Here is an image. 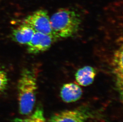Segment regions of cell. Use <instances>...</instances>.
<instances>
[{
    "label": "cell",
    "instance_id": "3957f363",
    "mask_svg": "<svg viewBox=\"0 0 123 122\" xmlns=\"http://www.w3.org/2000/svg\"><path fill=\"white\" fill-rule=\"evenodd\" d=\"M23 23L32 28L35 32L51 35L55 37L51 28L50 17L46 10L36 11L25 18Z\"/></svg>",
    "mask_w": 123,
    "mask_h": 122
},
{
    "label": "cell",
    "instance_id": "9c48e42d",
    "mask_svg": "<svg viewBox=\"0 0 123 122\" xmlns=\"http://www.w3.org/2000/svg\"><path fill=\"white\" fill-rule=\"evenodd\" d=\"M113 68L116 77L117 84L120 92L122 94L123 89V47L117 50L114 55Z\"/></svg>",
    "mask_w": 123,
    "mask_h": 122
},
{
    "label": "cell",
    "instance_id": "5b68a950",
    "mask_svg": "<svg viewBox=\"0 0 123 122\" xmlns=\"http://www.w3.org/2000/svg\"><path fill=\"white\" fill-rule=\"evenodd\" d=\"M90 115L84 109L66 110L54 114L49 122H86Z\"/></svg>",
    "mask_w": 123,
    "mask_h": 122
},
{
    "label": "cell",
    "instance_id": "52a82bcc",
    "mask_svg": "<svg viewBox=\"0 0 123 122\" xmlns=\"http://www.w3.org/2000/svg\"><path fill=\"white\" fill-rule=\"evenodd\" d=\"M35 31L27 25L23 23L13 30L12 39L20 44H27L32 38Z\"/></svg>",
    "mask_w": 123,
    "mask_h": 122
},
{
    "label": "cell",
    "instance_id": "277c9868",
    "mask_svg": "<svg viewBox=\"0 0 123 122\" xmlns=\"http://www.w3.org/2000/svg\"><path fill=\"white\" fill-rule=\"evenodd\" d=\"M56 39L51 35L35 32L32 38L27 44L28 53L36 54L49 50Z\"/></svg>",
    "mask_w": 123,
    "mask_h": 122
},
{
    "label": "cell",
    "instance_id": "8992f818",
    "mask_svg": "<svg viewBox=\"0 0 123 122\" xmlns=\"http://www.w3.org/2000/svg\"><path fill=\"white\" fill-rule=\"evenodd\" d=\"M82 90L80 86L75 83H66L61 89L60 96L63 101L68 103L74 102L80 99Z\"/></svg>",
    "mask_w": 123,
    "mask_h": 122
},
{
    "label": "cell",
    "instance_id": "ba28073f",
    "mask_svg": "<svg viewBox=\"0 0 123 122\" xmlns=\"http://www.w3.org/2000/svg\"><path fill=\"white\" fill-rule=\"evenodd\" d=\"M96 75V70L94 68L90 66H85L77 71L75 78L79 85L88 86L93 83Z\"/></svg>",
    "mask_w": 123,
    "mask_h": 122
},
{
    "label": "cell",
    "instance_id": "8fae6325",
    "mask_svg": "<svg viewBox=\"0 0 123 122\" xmlns=\"http://www.w3.org/2000/svg\"><path fill=\"white\" fill-rule=\"evenodd\" d=\"M8 79L5 71L0 67V94L5 91L7 87Z\"/></svg>",
    "mask_w": 123,
    "mask_h": 122
},
{
    "label": "cell",
    "instance_id": "30bf717a",
    "mask_svg": "<svg viewBox=\"0 0 123 122\" xmlns=\"http://www.w3.org/2000/svg\"><path fill=\"white\" fill-rule=\"evenodd\" d=\"M15 122H46L44 112L41 106L36 108L34 111L25 119H16Z\"/></svg>",
    "mask_w": 123,
    "mask_h": 122
},
{
    "label": "cell",
    "instance_id": "7a4b0ae2",
    "mask_svg": "<svg viewBox=\"0 0 123 122\" xmlns=\"http://www.w3.org/2000/svg\"><path fill=\"white\" fill-rule=\"evenodd\" d=\"M51 28L56 39L72 37L79 31L81 24L79 14L68 8H61L50 17Z\"/></svg>",
    "mask_w": 123,
    "mask_h": 122
},
{
    "label": "cell",
    "instance_id": "6da1fadb",
    "mask_svg": "<svg viewBox=\"0 0 123 122\" xmlns=\"http://www.w3.org/2000/svg\"><path fill=\"white\" fill-rule=\"evenodd\" d=\"M17 87L19 113L22 115H29L33 110L36 101L37 83L35 74L30 70L24 69Z\"/></svg>",
    "mask_w": 123,
    "mask_h": 122
}]
</instances>
